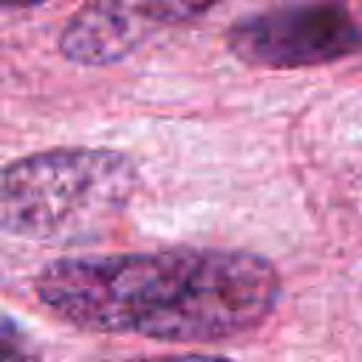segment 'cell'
<instances>
[{
    "label": "cell",
    "mask_w": 362,
    "mask_h": 362,
    "mask_svg": "<svg viewBox=\"0 0 362 362\" xmlns=\"http://www.w3.org/2000/svg\"><path fill=\"white\" fill-rule=\"evenodd\" d=\"M283 291L272 260L240 249L68 255L45 263L34 294L62 322L158 342H221L255 331Z\"/></svg>",
    "instance_id": "obj_1"
},
{
    "label": "cell",
    "mask_w": 362,
    "mask_h": 362,
    "mask_svg": "<svg viewBox=\"0 0 362 362\" xmlns=\"http://www.w3.org/2000/svg\"><path fill=\"white\" fill-rule=\"evenodd\" d=\"M139 170L105 147H54L0 164V235L48 243L102 238L130 206Z\"/></svg>",
    "instance_id": "obj_2"
},
{
    "label": "cell",
    "mask_w": 362,
    "mask_h": 362,
    "mask_svg": "<svg viewBox=\"0 0 362 362\" xmlns=\"http://www.w3.org/2000/svg\"><path fill=\"white\" fill-rule=\"evenodd\" d=\"M229 51L257 68H308L362 51V14L351 0H303L229 28Z\"/></svg>",
    "instance_id": "obj_3"
},
{
    "label": "cell",
    "mask_w": 362,
    "mask_h": 362,
    "mask_svg": "<svg viewBox=\"0 0 362 362\" xmlns=\"http://www.w3.org/2000/svg\"><path fill=\"white\" fill-rule=\"evenodd\" d=\"M221 0H88L62 28L59 51L88 68L113 65L158 28L201 17Z\"/></svg>",
    "instance_id": "obj_4"
},
{
    "label": "cell",
    "mask_w": 362,
    "mask_h": 362,
    "mask_svg": "<svg viewBox=\"0 0 362 362\" xmlns=\"http://www.w3.org/2000/svg\"><path fill=\"white\" fill-rule=\"evenodd\" d=\"M0 362H42L34 337L8 314H0Z\"/></svg>",
    "instance_id": "obj_5"
},
{
    "label": "cell",
    "mask_w": 362,
    "mask_h": 362,
    "mask_svg": "<svg viewBox=\"0 0 362 362\" xmlns=\"http://www.w3.org/2000/svg\"><path fill=\"white\" fill-rule=\"evenodd\" d=\"M139 362H229V359L201 356V354H181V356H156V359H139Z\"/></svg>",
    "instance_id": "obj_6"
},
{
    "label": "cell",
    "mask_w": 362,
    "mask_h": 362,
    "mask_svg": "<svg viewBox=\"0 0 362 362\" xmlns=\"http://www.w3.org/2000/svg\"><path fill=\"white\" fill-rule=\"evenodd\" d=\"M42 0H0V8H25V6H37Z\"/></svg>",
    "instance_id": "obj_7"
}]
</instances>
